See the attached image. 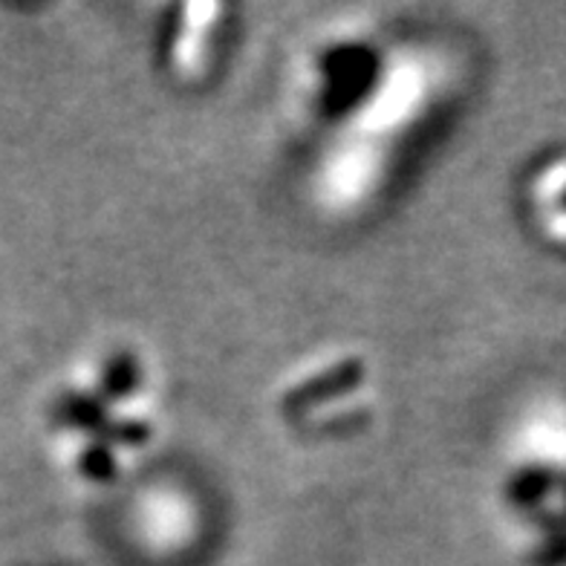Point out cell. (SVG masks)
Masks as SVG:
<instances>
[{
	"label": "cell",
	"mask_w": 566,
	"mask_h": 566,
	"mask_svg": "<svg viewBox=\"0 0 566 566\" xmlns=\"http://www.w3.org/2000/svg\"><path fill=\"white\" fill-rule=\"evenodd\" d=\"M367 376V367L361 358H344L338 365L327 367L324 373L313 376V379L301 381L290 394L283 396L281 408L295 413V410H306L313 408V405L327 402L333 396H342L347 390H356Z\"/></svg>",
	"instance_id": "1"
},
{
	"label": "cell",
	"mask_w": 566,
	"mask_h": 566,
	"mask_svg": "<svg viewBox=\"0 0 566 566\" xmlns=\"http://www.w3.org/2000/svg\"><path fill=\"white\" fill-rule=\"evenodd\" d=\"M59 417L64 422L75 424V428H84V431H96L102 433L107 424L105 405L93 399V396L84 394H67L59 405Z\"/></svg>",
	"instance_id": "2"
},
{
	"label": "cell",
	"mask_w": 566,
	"mask_h": 566,
	"mask_svg": "<svg viewBox=\"0 0 566 566\" xmlns=\"http://www.w3.org/2000/svg\"><path fill=\"white\" fill-rule=\"evenodd\" d=\"M139 381V367H136L130 353H119L111 358V365L105 370V390L111 396H127Z\"/></svg>",
	"instance_id": "3"
},
{
	"label": "cell",
	"mask_w": 566,
	"mask_h": 566,
	"mask_svg": "<svg viewBox=\"0 0 566 566\" xmlns=\"http://www.w3.org/2000/svg\"><path fill=\"white\" fill-rule=\"evenodd\" d=\"M78 469H82L84 478L90 480H113L116 478V460L107 451V446L96 442L90 446L82 457H78Z\"/></svg>",
	"instance_id": "4"
},
{
	"label": "cell",
	"mask_w": 566,
	"mask_h": 566,
	"mask_svg": "<svg viewBox=\"0 0 566 566\" xmlns=\"http://www.w3.org/2000/svg\"><path fill=\"white\" fill-rule=\"evenodd\" d=\"M102 440L107 442H119V446H142V442H148L150 437V424L139 422V419H125V422L105 424V431L98 433Z\"/></svg>",
	"instance_id": "5"
}]
</instances>
